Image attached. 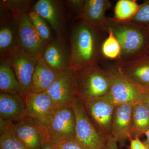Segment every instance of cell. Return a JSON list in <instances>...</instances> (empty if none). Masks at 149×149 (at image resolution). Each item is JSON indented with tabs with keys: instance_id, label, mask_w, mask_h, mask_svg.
<instances>
[{
	"instance_id": "1",
	"label": "cell",
	"mask_w": 149,
	"mask_h": 149,
	"mask_svg": "<svg viewBox=\"0 0 149 149\" xmlns=\"http://www.w3.org/2000/svg\"><path fill=\"white\" fill-rule=\"evenodd\" d=\"M70 34L69 69L74 70L91 65L100 64L101 49L105 33L79 19Z\"/></svg>"
},
{
	"instance_id": "2",
	"label": "cell",
	"mask_w": 149,
	"mask_h": 149,
	"mask_svg": "<svg viewBox=\"0 0 149 149\" xmlns=\"http://www.w3.org/2000/svg\"><path fill=\"white\" fill-rule=\"evenodd\" d=\"M107 26L120 43L121 53L115 63L134 59L149 54V32L131 22H121L109 18Z\"/></svg>"
},
{
	"instance_id": "3",
	"label": "cell",
	"mask_w": 149,
	"mask_h": 149,
	"mask_svg": "<svg viewBox=\"0 0 149 149\" xmlns=\"http://www.w3.org/2000/svg\"><path fill=\"white\" fill-rule=\"evenodd\" d=\"M73 71L79 98L97 97L109 93V78L105 70L99 63L88 65Z\"/></svg>"
},
{
	"instance_id": "4",
	"label": "cell",
	"mask_w": 149,
	"mask_h": 149,
	"mask_svg": "<svg viewBox=\"0 0 149 149\" xmlns=\"http://www.w3.org/2000/svg\"><path fill=\"white\" fill-rule=\"evenodd\" d=\"M71 106L76 118L74 141L85 149H104L107 138L90 120L80 99L77 97Z\"/></svg>"
},
{
	"instance_id": "5",
	"label": "cell",
	"mask_w": 149,
	"mask_h": 149,
	"mask_svg": "<svg viewBox=\"0 0 149 149\" xmlns=\"http://www.w3.org/2000/svg\"><path fill=\"white\" fill-rule=\"evenodd\" d=\"M80 100L87 115L96 128L106 138L110 136L116 104L109 94Z\"/></svg>"
},
{
	"instance_id": "6",
	"label": "cell",
	"mask_w": 149,
	"mask_h": 149,
	"mask_svg": "<svg viewBox=\"0 0 149 149\" xmlns=\"http://www.w3.org/2000/svg\"><path fill=\"white\" fill-rule=\"evenodd\" d=\"M104 68L109 78V94L116 104L134 105L142 102L143 91L123 75L115 65H107Z\"/></svg>"
},
{
	"instance_id": "7",
	"label": "cell",
	"mask_w": 149,
	"mask_h": 149,
	"mask_svg": "<svg viewBox=\"0 0 149 149\" xmlns=\"http://www.w3.org/2000/svg\"><path fill=\"white\" fill-rule=\"evenodd\" d=\"M14 19L17 47L29 55L41 57L48 44L36 31L29 19L28 13L23 14Z\"/></svg>"
},
{
	"instance_id": "8",
	"label": "cell",
	"mask_w": 149,
	"mask_h": 149,
	"mask_svg": "<svg viewBox=\"0 0 149 149\" xmlns=\"http://www.w3.org/2000/svg\"><path fill=\"white\" fill-rule=\"evenodd\" d=\"M76 118L71 106L58 109L47 128L49 141L54 146L74 140Z\"/></svg>"
},
{
	"instance_id": "9",
	"label": "cell",
	"mask_w": 149,
	"mask_h": 149,
	"mask_svg": "<svg viewBox=\"0 0 149 149\" xmlns=\"http://www.w3.org/2000/svg\"><path fill=\"white\" fill-rule=\"evenodd\" d=\"M7 121L13 133L28 149H41L49 141L47 128L31 117L26 116L18 120Z\"/></svg>"
},
{
	"instance_id": "10",
	"label": "cell",
	"mask_w": 149,
	"mask_h": 149,
	"mask_svg": "<svg viewBox=\"0 0 149 149\" xmlns=\"http://www.w3.org/2000/svg\"><path fill=\"white\" fill-rule=\"evenodd\" d=\"M3 58L8 63L16 75L24 99L31 93L32 77L39 58L29 55L17 47Z\"/></svg>"
},
{
	"instance_id": "11",
	"label": "cell",
	"mask_w": 149,
	"mask_h": 149,
	"mask_svg": "<svg viewBox=\"0 0 149 149\" xmlns=\"http://www.w3.org/2000/svg\"><path fill=\"white\" fill-rule=\"evenodd\" d=\"M26 116L31 117L47 128L59 109L47 92H31L24 99Z\"/></svg>"
},
{
	"instance_id": "12",
	"label": "cell",
	"mask_w": 149,
	"mask_h": 149,
	"mask_svg": "<svg viewBox=\"0 0 149 149\" xmlns=\"http://www.w3.org/2000/svg\"><path fill=\"white\" fill-rule=\"evenodd\" d=\"M47 93L58 109L71 105L78 97L73 70L68 69L58 72Z\"/></svg>"
},
{
	"instance_id": "13",
	"label": "cell",
	"mask_w": 149,
	"mask_h": 149,
	"mask_svg": "<svg viewBox=\"0 0 149 149\" xmlns=\"http://www.w3.org/2000/svg\"><path fill=\"white\" fill-rule=\"evenodd\" d=\"M115 65L142 91H149V54L131 60L115 63Z\"/></svg>"
},
{
	"instance_id": "14",
	"label": "cell",
	"mask_w": 149,
	"mask_h": 149,
	"mask_svg": "<svg viewBox=\"0 0 149 149\" xmlns=\"http://www.w3.org/2000/svg\"><path fill=\"white\" fill-rule=\"evenodd\" d=\"M111 6L109 0H85L77 19L83 20L106 33L109 20L106 13Z\"/></svg>"
},
{
	"instance_id": "15",
	"label": "cell",
	"mask_w": 149,
	"mask_h": 149,
	"mask_svg": "<svg viewBox=\"0 0 149 149\" xmlns=\"http://www.w3.org/2000/svg\"><path fill=\"white\" fill-rule=\"evenodd\" d=\"M32 11L49 23L58 38L65 41L63 14L57 1L39 0L33 6Z\"/></svg>"
},
{
	"instance_id": "16",
	"label": "cell",
	"mask_w": 149,
	"mask_h": 149,
	"mask_svg": "<svg viewBox=\"0 0 149 149\" xmlns=\"http://www.w3.org/2000/svg\"><path fill=\"white\" fill-rule=\"evenodd\" d=\"M133 105L116 104L112 123L111 136L124 146L126 141L131 139L130 136L131 116Z\"/></svg>"
},
{
	"instance_id": "17",
	"label": "cell",
	"mask_w": 149,
	"mask_h": 149,
	"mask_svg": "<svg viewBox=\"0 0 149 149\" xmlns=\"http://www.w3.org/2000/svg\"><path fill=\"white\" fill-rule=\"evenodd\" d=\"M69 56L64 41L58 38L48 43L41 57L52 68L60 72L69 69Z\"/></svg>"
},
{
	"instance_id": "18",
	"label": "cell",
	"mask_w": 149,
	"mask_h": 149,
	"mask_svg": "<svg viewBox=\"0 0 149 149\" xmlns=\"http://www.w3.org/2000/svg\"><path fill=\"white\" fill-rule=\"evenodd\" d=\"M26 116L24 98L13 94H0V120L13 121Z\"/></svg>"
},
{
	"instance_id": "19",
	"label": "cell",
	"mask_w": 149,
	"mask_h": 149,
	"mask_svg": "<svg viewBox=\"0 0 149 149\" xmlns=\"http://www.w3.org/2000/svg\"><path fill=\"white\" fill-rule=\"evenodd\" d=\"M58 72L52 68L41 57L39 58L32 77L31 92H47L56 80Z\"/></svg>"
},
{
	"instance_id": "20",
	"label": "cell",
	"mask_w": 149,
	"mask_h": 149,
	"mask_svg": "<svg viewBox=\"0 0 149 149\" xmlns=\"http://www.w3.org/2000/svg\"><path fill=\"white\" fill-rule=\"evenodd\" d=\"M0 53L1 58L6 57L8 53L17 47L15 20L10 16L1 12Z\"/></svg>"
},
{
	"instance_id": "21",
	"label": "cell",
	"mask_w": 149,
	"mask_h": 149,
	"mask_svg": "<svg viewBox=\"0 0 149 149\" xmlns=\"http://www.w3.org/2000/svg\"><path fill=\"white\" fill-rule=\"evenodd\" d=\"M149 128V109L143 102L133 106L131 116V139L145 135Z\"/></svg>"
},
{
	"instance_id": "22",
	"label": "cell",
	"mask_w": 149,
	"mask_h": 149,
	"mask_svg": "<svg viewBox=\"0 0 149 149\" xmlns=\"http://www.w3.org/2000/svg\"><path fill=\"white\" fill-rule=\"evenodd\" d=\"M0 90L1 93L17 95L24 98L16 75L4 58H1L0 63Z\"/></svg>"
},
{
	"instance_id": "23",
	"label": "cell",
	"mask_w": 149,
	"mask_h": 149,
	"mask_svg": "<svg viewBox=\"0 0 149 149\" xmlns=\"http://www.w3.org/2000/svg\"><path fill=\"white\" fill-rule=\"evenodd\" d=\"M140 5L136 0H119L114 9V17L117 21H130L136 15Z\"/></svg>"
},
{
	"instance_id": "24",
	"label": "cell",
	"mask_w": 149,
	"mask_h": 149,
	"mask_svg": "<svg viewBox=\"0 0 149 149\" xmlns=\"http://www.w3.org/2000/svg\"><path fill=\"white\" fill-rule=\"evenodd\" d=\"M0 149H28L11 129L7 121L0 120Z\"/></svg>"
},
{
	"instance_id": "25",
	"label": "cell",
	"mask_w": 149,
	"mask_h": 149,
	"mask_svg": "<svg viewBox=\"0 0 149 149\" xmlns=\"http://www.w3.org/2000/svg\"><path fill=\"white\" fill-rule=\"evenodd\" d=\"M108 37L104 40L101 46V52L104 60L116 61L120 58L121 48L120 43L110 29H108Z\"/></svg>"
},
{
	"instance_id": "26",
	"label": "cell",
	"mask_w": 149,
	"mask_h": 149,
	"mask_svg": "<svg viewBox=\"0 0 149 149\" xmlns=\"http://www.w3.org/2000/svg\"><path fill=\"white\" fill-rule=\"evenodd\" d=\"M32 1L28 0H2L0 1L1 8L9 10L14 18L28 13Z\"/></svg>"
},
{
	"instance_id": "27",
	"label": "cell",
	"mask_w": 149,
	"mask_h": 149,
	"mask_svg": "<svg viewBox=\"0 0 149 149\" xmlns=\"http://www.w3.org/2000/svg\"><path fill=\"white\" fill-rule=\"evenodd\" d=\"M28 16L42 39L47 44L52 41L53 40L52 32L45 20L34 11L29 12Z\"/></svg>"
},
{
	"instance_id": "28",
	"label": "cell",
	"mask_w": 149,
	"mask_h": 149,
	"mask_svg": "<svg viewBox=\"0 0 149 149\" xmlns=\"http://www.w3.org/2000/svg\"><path fill=\"white\" fill-rule=\"evenodd\" d=\"M130 21L143 27L149 32V1L140 5L136 15Z\"/></svg>"
},
{
	"instance_id": "29",
	"label": "cell",
	"mask_w": 149,
	"mask_h": 149,
	"mask_svg": "<svg viewBox=\"0 0 149 149\" xmlns=\"http://www.w3.org/2000/svg\"><path fill=\"white\" fill-rule=\"evenodd\" d=\"M85 0H70L67 1L68 5L75 15V19L77 17L82 10Z\"/></svg>"
},
{
	"instance_id": "30",
	"label": "cell",
	"mask_w": 149,
	"mask_h": 149,
	"mask_svg": "<svg viewBox=\"0 0 149 149\" xmlns=\"http://www.w3.org/2000/svg\"><path fill=\"white\" fill-rule=\"evenodd\" d=\"M55 146L56 149H85L74 140L61 143Z\"/></svg>"
},
{
	"instance_id": "31",
	"label": "cell",
	"mask_w": 149,
	"mask_h": 149,
	"mask_svg": "<svg viewBox=\"0 0 149 149\" xmlns=\"http://www.w3.org/2000/svg\"><path fill=\"white\" fill-rule=\"evenodd\" d=\"M130 141V149H147L139 138L131 139Z\"/></svg>"
},
{
	"instance_id": "32",
	"label": "cell",
	"mask_w": 149,
	"mask_h": 149,
	"mask_svg": "<svg viewBox=\"0 0 149 149\" xmlns=\"http://www.w3.org/2000/svg\"><path fill=\"white\" fill-rule=\"evenodd\" d=\"M104 149H118V143L111 136L107 138Z\"/></svg>"
},
{
	"instance_id": "33",
	"label": "cell",
	"mask_w": 149,
	"mask_h": 149,
	"mask_svg": "<svg viewBox=\"0 0 149 149\" xmlns=\"http://www.w3.org/2000/svg\"><path fill=\"white\" fill-rule=\"evenodd\" d=\"M142 102L146 104L149 109V91H143Z\"/></svg>"
},
{
	"instance_id": "34",
	"label": "cell",
	"mask_w": 149,
	"mask_h": 149,
	"mask_svg": "<svg viewBox=\"0 0 149 149\" xmlns=\"http://www.w3.org/2000/svg\"><path fill=\"white\" fill-rule=\"evenodd\" d=\"M41 149H56L54 145L50 141H47L43 145Z\"/></svg>"
},
{
	"instance_id": "35",
	"label": "cell",
	"mask_w": 149,
	"mask_h": 149,
	"mask_svg": "<svg viewBox=\"0 0 149 149\" xmlns=\"http://www.w3.org/2000/svg\"><path fill=\"white\" fill-rule=\"evenodd\" d=\"M145 135L146 136V139L143 143L147 149H149V128L147 130Z\"/></svg>"
}]
</instances>
